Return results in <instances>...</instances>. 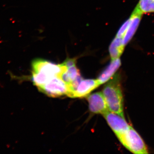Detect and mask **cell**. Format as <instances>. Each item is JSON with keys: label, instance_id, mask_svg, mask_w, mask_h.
Wrapping results in <instances>:
<instances>
[{"label": "cell", "instance_id": "6da1fadb", "mask_svg": "<svg viewBox=\"0 0 154 154\" xmlns=\"http://www.w3.org/2000/svg\"><path fill=\"white\" fill-rule=\"evenodd\" d=\"M32 81L38 88L55 77H60L67 68L63 63L56 64L42 59H36L32 63Z\"/></svg>", "mask_w": 154, "mask_h": 154}, {"label": "cell", "instance_id": "7a4b0ae2", "mask_svg": "<svg viewBox=\"0 0 154 154\" xmlns=\"http://www.w3.org/2000/svg\"><path fill=\"white\" fill-rule=\"evenodd\" d=\"M102 94L109 111L124 118L123 96L120 82L117 77L105 85Z\"/></svg>", "mask_w": 154, "mask_h": 154}, {"label": "cell", "instance_id": "3957f363", "mask_svg": "<svg viewBox=\"0 0 154 154\" xmlns=\"http://www.w3.org/2000/svg\"><path fill=\"white\" fill-rule=\"evenodd\" d=\"M122 144L130 151L134 154H147V149L141 137L132 127L117 136Z\"/></svg>", "mask_w": 154, "mask_h": 154}, {"label": "cell", "instance_id": "277c9868", "mask_svg": "<svg viewBox=\"0 0 154 154\" xmlns=\"http://www.w3.org/2000/svg\"><path fill=\"white\" fill-rule=\"evenodd\" d=\"M37 88L42 93L54 98L66 95L68 91L67 85L59 77L54 78L43 85Z\"/></svg>", "mask_w": 154, "mask_h": 154}, {"label": "cell", "instance_id": "5b68a950", "mask_svg": "<svg viewBox=\"0 0 154 154\" xmlns=\"http://www.w3.org/2000/svg\"><path fill=\"white\" fill-rule=\"evenodd\" d=\"M143 15V14L136 6L129 19L124 22L125 25V30L122 39L125 46H126L129 43L136 32Z\"/></svg>", "mask_w": 154, "mask_h": 154}, {"label": "cell", "instance_id": "8992f818", "mask_svg": "<svg viewBox=\"0 0 154 154\" xmlns=\"http://www.w3.org/2000/svg\"><path fill=\"white\" fill-rule=\"evenodd\" d=\"M103 115L116 136L126 132L130 127L124 117L116 113L108 110Z\"/></svg>", "mask_w": 154, "mask_h": 154}, {"label": "cell", "instance_id": "52a82bcc", "mask_svg": "<svg viewBox=\"0 0 154 154\" xmlns=\"http://www.w3.org/2000/svg\"><path fill=\"white\" fill-rule=\"evenodd\" d=\"M87 100L89 103V110L92 113L103 115L109 110L103 94L101 92L88 96Z\"/></svg>", "mask_w": 154, "mask_h": 154}, {"label": "cell", "instance_id": "ba28073f", "mask_svg": "<svg viewBox=\"0 0 154 154\" xmlns=\"http://www.w3.org/2000/svg\"><path fill=\"white\" fill-rule=\"evenodd\" d=\"M100 85H101L97 79H82L72 94L71 98H83L88 96Z\"/></svg>", "mask_w": 154, "mask_h": 154}, {"label": "cell", "instance_id": "9c48e42d", "mask_svg": "<svg viewBox=\"0 0 154 154\" xmlns=\"http://www.w3.org/2000/svg\"><path fill=\"white\" fill-rule=\"evenodd\" d=\"M121 64L119 58L112 60L110 64L100 74L97 79L100 85L107 82L117 71Z\"/></svg>", "mask_w": 154, "mask_h": 154}, {"label": "cell", "instance_id": "30bf717a", "mask_svg": "<svg viewBox=\"0 0 154 154\" xmlns=\"http://www.w3.org/2000/svg\"><path fill=\"white\" fill-rule=\"evenodd\" d=\"M125 47L122 39L116 36L109 47V53L111 60L119 58L123 53Z\"/></svg>", "mask_w": 154, "mask_h": 154}, {"label": "cell", "instance_id": "8fae6325", "mask_svg": "<svg viewBox=\"0 0 154 154\" xmlns=\"http://www.w3.org/2000/svg\"><path fill=\"white\" fill-rule=\"evenodd\" d=\"M81 76L79 70L75 65L69 67L61 76V78L67 85H70L78 78Z\"/></svg>", "mask_w": 154, "mask_h": 154}, {"label": "cell", "instance_id": "7c38bea8", "mask_svg": "<svg viewBox=\"0 0 154 154\" xmlns=\"http://www.w3.org/2000/svg\"><path fill=\"white\" fill-rule=\"evenodd\" d=\"M137 7L143 14L154 13V0H139Z\"/></svg>", "mask_w": 154, "mask_h": 154}]
</instances>
